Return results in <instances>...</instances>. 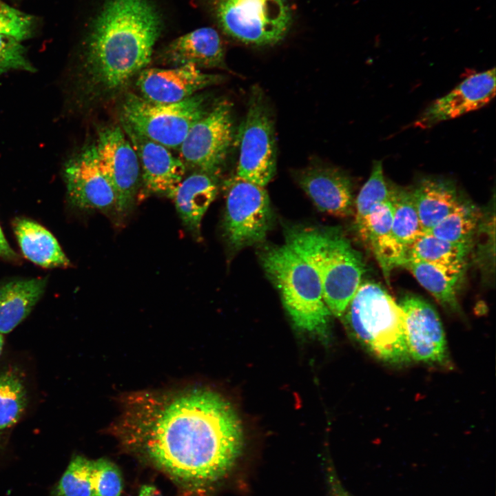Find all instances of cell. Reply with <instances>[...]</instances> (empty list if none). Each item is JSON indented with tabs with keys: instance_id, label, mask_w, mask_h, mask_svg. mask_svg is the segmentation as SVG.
<instances>
[{
	"instance_id": "20",
	"label": "cell",
	"mask_w": 496,
	"mask_h": 496,
	"mask_svg": "<svg viewBox=\"0 0 496 496\" xmlns=\"http://www.w3.org/2000/svg\"><path fill=\"white\" fill-rule=\"evenodd\" d=\"M218 193L216 175L198 171L184 178L172 200L186 229L199 240L203 218Z\"/></svg>"
},
{
	"instance_id": "29",
	"label": "cell",
	"mask_w": 496,
	"mask_h": 496,
	"mask_svg": "<svg viewBox=\"0 0 496 496\" xmlns=\"http://www.w3.org/2000/svg\"><path fill=\"white\" fill-rule=\"evenodd\" d=\"M92 465L84 456L73 457L50 496H94Z\"/></svg>"
},
{
	"instance_id": "19",
	"label": "cell",
	"mask_w": 496,
	"mask_h": 496,
	"mask_svg": "<svg viewBox=\"0 0 496 496\" xmlns=\"http://www.w3.org/2000/svg\"><path fill=\"white\" fill-rule=\"evenodd\" d=\"M161 60L172 67L222 68L225 65L224 45L215 29L200 28L171 41L163 49Z\"/></svg>"
},
{
	"instance_id": "13",
	"label": "cell",
	"mask_w": 496,
	"mask_h": 496,
	"mask_svg": "<svg viewBox=\"0 0 496 496\" xmlns=\"http://www.w3.org/2000/svg\"><path fill=\"white\" fill-rule=\"evenodd\" d=\"M405 320V339L410 358L427 364H442L447 347L444 329L437 311L423 298L404 296L399 303Z\"/></svg>"
},
{
	"instance_id": "25",
	"label": "cell",
	"mask_w": 496,
	"mask_h": 496,
	"mask_svg": "<svg viewBox=\"0 0 496 496\" xmlns=\"http://www.w3.org/2000/svg\"><path fill=\"white\" fill-rule=\"evenodd\" d=\"M390 200L393 207L392 234L406 258L410 246L423 231L411 190L392 185Z\"/></svg>"
},
{
	"instance_id": "14",
	"label": "cell",
	"mask_w": 496,
	"mask_h": 496,
	"mask_svg": "<svg viewBox=\"0 0 496 496\" xmlns=\"http://www.w3.org/2000/svg\"><path fill=\"white\" fill-rule=\"evenodd\" d=\"M495 95L493 68L468 76L447 94L435 100L415 121L413 126L429 128L479 110L489 103Z\"/></svg>"
},
{
	"instance_id": "1",
	"label": "cell",
	"mask_w": 496,
	"mask_h": 496,
	"mask_svg": "<svg viewBox=\"0 0 496 496\" xmlns=\"http://www.w3.org/2000/svg\"><path fill=\"white\" fill-rule=\"evenodd\" d=\"M112 431L127 450L192 488L226 477L243 444L232 407L204 388L128 394Z\"/></svg>"
},
{
	"instance_id": "32",
	"label": "cell",
	"mask_w": 496,
	"mask_h": 496,
	"mask_svg": "<svg viewBox=\"0 0 496 496\" xmlns=\"http://www.w3.org/2000/svg\"><path fill=\"white\" fill-rule=\"evenodd\" d=\"M12 70L33 71L21 41L0 34V75Z\"/></svg>"
},
{
	"instance_id": "22",
	"label": "cell",
	"mask_w": 496,
	"mask_h": 496,
	"mask_svg": "<svg viewBox=\"0 0 496 496\" xmlns=\"http://www.w3.org/2000/svg\"><path fill=\"white\" fill-rule=\"evenodd\" d=\"M46 278L17 279L0 285V333L11 332L31 313L44 293Z\"/></svg>"
},
{
	"instance_id": "35",
	"label": "cell",
	"mask_w": 496,
	"mask_h": 496,
	"mask_svg": "<svg viewBox=\"0 0 496 496\" xmlns=\"http://www.w3.org/2000/svg\"><path fill=\"white\" fill-rule=\"evenodd\" d=\"M137 496H162L160 492L152 486H143Z\"/></svg>"
},
{
	"instance_id": "26",
	"label": "cell",
	"mask_w": 496,
	"mask_h": 496,
	"mask_svg": "<svg viewBox=\"0 0 496 496\" xmlns=\"http://www.w3.org/2000/svg\"><path fill=\"white\" fill-rule=\"evenodd\" d=\"M402 267L408 269L442 307L451 311L458 309L456 285L459 278L451 277L433 265L417 258L406 259Z\"/></svg>"
},
{
	"instance_id": "24",
	"label": "cell",
	"mask_w": 496,
	"mask_h": 496,
	"mask_svg": "<svg viewBox=\"0 0 496 496\" xmlns=\"http://www.w3.org/2000/svg\"><path fill=\"white\" fill-rule=\"evenodd\" d=\"M470 249L471 247L452 243L422 231L410 246L406 260L417 258L427 262L447 275L459 279Z\"/></svg>"
},
{
	"instance_id": "21",
	"label": "cell",
	"mask_w": 496,
	"mask_h": 496,
	"mask_svg": "<svg viewBox=\"0 0 496 496\" xmlns=\"http://www.w3.org/2000/svg\"><path fill=\"white\" fill-rule=\"evenodd\" d=\"M411 193L423 231H428L461 202L457 187L446 178L420 179Z\"/></svg>"
},
{
	"instance_id": "33",
	"label": "cell",
	"mask_w": 496,
	"mask_h": 496,
	"mask_svg": "<svg viewBox=\"0 0 496 496\" xmlns=\"http://www.w3.org/2000/svg\"><path fill=\"white\" fill-rule=\"evenodd\" d=\"M32 28V18L18 10L0 12V34L21 41L30 37Z\"/></svg>"
},
{
	"instance_id": "16",
	"label": "cell",
	"mask_w": 496,
	"mask_h": 496,
	"mask_svg": "<svg viewBox=\"0 0 496 496\" xmlns=\"http://www.w3.org/2000/svg\"><path fill=\"white\" fill-rule=\"evenodd\" d=\"M122 129L138 156L143 183L149 193L172 199L184 178L186 165L169 149L122 124Z\"/></svg>"
},
{
	"instance_id": "7",
	"label": "cell",
	"mask_w": 496,
	"mask_h": 496,
	"mask_svg": "<svg viewBox=\"0 0 496 496\" xmlns=\"http://www.w3.org/2000/svg\"><path fill=\"white\" fill-rule=\"evenodd\" d=\"M208 6L225 34L249 45L277 44L293 22L288 0H208Z\"/></svg>"
},
{
	"instance_id": "31",
	"label": "cell",
	"mask_w": 496,
	"mask_h": 496,
	"mask_svg": "<svg viewBox=\"0 0 496 496\" xmlns=\"http://www.w3.org/2000/svg\"><path fill=\"white\" fill-rule=\"evenodd\" d=\"M92 482L94 496H120L123 490L118 468L105 458L92 460Z\"/></svg>"
},
{
	"instance_id": "17",
	"label": "cell",
	"mask_w": 496,
	"mask_h": 496,
	"mask_svg": "<svg viewBox=\"0 0 496 496\" xmlns=\"http://www.w3.org/2000/svg\"><path fill=\"white\" fill-rule=\"evenodd\" d=\"M296 176L300 186L320 211L340 218L352 214V183L343 172L313 165L298 171Z\"/></svg>"
},
{
	"instance_id": "30",
	"label": "cell",
	"mask_w": 496,
	"mask_h": 496,
	"mask_svg": "<svg viewBox=\"0 0 496 496\" xmlns=\"http://www.w3.org/2000/svg\"><path fill=\"white\" fill-rule=\"evenodd\" d=\"M392 185L386 182L381 161H374L370 176L355 201L354 225L360 223L375 205L390 200Z\"/></svg>"
},
{
	"instance_id": "8",
	"label": "cell",
	"mask_w": 496,
	"mask_h": 496,
	"mask_svg": "<svg viewBox=\"0 0 496 496\" xmlns=\"http://www.w3.org/2000/svg\"><path fill=\"white\" fill-rule=\"evenodd\" d=\"M238 137L240 153L236 176L265 187L276 173V143L270 107L258 87L252 89Z\"/></svg>"
},
{
	"instance_id": "9",
	"label": "cell",
	"mask_w": 496,
	"mask_h": 496,
	"mask_svg": "<svg viewBox=\"0 0 496 496\" xmlns=\"http://www.w3.org/2000/svg\"><path fill=\"white\" fill-rule=\"evenodd\" d=\"M223 221L228 245L238 250L261 242L270 228L271 209L264 187L237 176L226 183Z\"/></svg>"
},
{
	"instance_id": "10",
	"label": "cell",
	"mask_w": 496,
	"mask_h": 496,
	"mask_svg": "<svg viewBox=\"0 0 496 496\" xmlns=\"http://www.w3.org/2000/svg\"><path fill=\"white\" fill-rule=\"evenodd\" d=\"M234 136L231 104L220 101L191 127L178 149L179 158L185 165L216 175L229 154Z\"/></svg>"
},
{
	"instance_id": "28",
	"label": "cell",
	"mask_w": 496,
	"mask_h": 496,
	"mask_svg": "<svg viewBox=\"0 0 496 496\" xmlns=\"http://www.w3.org/2000/svg\"><path fill=\"white\" fill-rule=\"evenodd\" d=\"M481 215L473 205L463 201L437 223L429 232L444 240L471 247L479 227Z\"/></svg>"
},
{
	"instance_id": "18",
	"label": "cell",
	"mask_w": 496,
	"mask_h": 496,
	"mask_svg": "<svg viewBox=\"0 0 496 496\" xmlns=\"http://www.w3.org/2000/svg\"><path fill=\"white\" fill-rule=\"evenodd\" d=\"M393 207L390 200L377 204L358 224V236L369 247L387 282L392 270L403 265L405 256L392 234Z\"/></svg>"
},
{
	"instance_id": "12",
	"label": "cell",
	"mask_w": 496,
	"mask_h": 496,
	"mask_svg": "<svg viewBox=\"0 0 496 496\" xmlns=\"http://www.w3.org/2000/svg\"><path fill=\"white\" fill-rule=\"evenodd\" d=\"M64 178L67 195L73 206L117 215V196L100 167L94 144L67 163Z\"/></svg>"
},
{
	"instance_id": "34",
	"label": "cell",
	"mask_w": 496,
	"mask_h": 496,
	"mask_svg": "<svg viewBox=\"0 0 496 496\" xmlns=\"http://www.w3.org/2000/svg\"><path fill=\"white\" fill-rule=\"evenodd\" d=\"M0 257L10 260H16L18 259L17 254L9 245L0 227Z\"/></svg>"
},
{
	"instance_id": "36",
	"label": "cell",
	"mask_w": 496,
	"mask_h": 496,
	"mask_svg": "<svg viewBox=\"0 0 496 496\" xmlns=\"http://www.w3.org/2000/svg\"><path fill=\"white\" fill-rule=\"evenodd\" d=\"M12 7L0 1V12H3L10 10Z\"/></svg>"
},
{
	"instance_id": "38",
	"label": "cell",
	"mask_w": 496,
	"mask_h": 496,
	"mask_svg": "<svg viewBox=\"0 0 496 496\" xmlns=\"http://www.w3.org/2000/svg\"><path fill=\"white\" fill-rule=\"evenodd\" d=\"M3 446V435H2V433L0 432V451H1Z\"/></svg>"
},
{
	"instance_id": "5",
	"label": "cell",
	"mask_w": 496,
	"mask_h": 496,
	"mask_svg": "<svg viewBox=\"0 0 496 496\" xmlns=\"http://www.w3.org/2000/svg\"><path fill=\"white\" fill-rule=\"evenodd\" d=\"M262 265L280 293L283 304L299 329L324 335L331 313L312 267L287 244L261 253Z\"/></svg>"
},
{
	"instance_id": "11",
	"label": "cell",
	"mask_w": 496,
	"mask_h": 496,
	"mask_svg": "<svg viewBox=\"0 0 496 496\" xmlns=\"http://www.w3.org/2000/svg\"><path fill=\"white\" fill-rule=\"evenodd\" d=\"M100 167L117 196V215L126 216L135 203L141 167L136 153L122 127L103 128L94 144Z\"/></svg>"
},
{
	"instance_id": "6",
	"label": "cell",
	"mask_w": 496,
	"mask_h": 496,
	"mask_svg": "<svg viewBox=\"0 0 496 496\" xmlns=\"http://www.w3.org/2000/svg\"><path fill=\"white\" fill-rule=\"evenodd\" d=\"M208 105L207 96L198 93L170 103L128 93L121 104V124L169 149H178L193 125L209 109Z\"/></svg>"
},
{
	"instance_id": "15",
	"label": "cell",
	"mask_w": 496,
	"mask_h": 496,
	"mask_svg": "<svg viewBox=\"0 0 496 496\" xmlns=\"http://www.w3.org/2000/svg\"><path fill=\"white\" fill-rule=\"evenodd\" d=\"M136 77L141 96L161 103L181 101L222 79L220 75L203 72L192 65L170 68H146Z\"/></svg>"
},
{
	"instance_id": "23",
	"label": "cell",
	"mask_w": 496,
	"mask_h": 496,
	"mask_svg": "<svg viewBox=\"0 0 496 496\" xmlns=\"http://www.w3.org/2000/svg\"><path fill=\"white\" fill-rule=\"evenodd\" d=\"M13 230L24 256L45 268L68 267L71 263L54 236L35 221L17 218Z\"/></svg>"
},
{
	"instance_id": "27",
	"label": "cell",
	"mask_w": 496,
	"mask_h": 496,
	"mask_svg": "<svg viewBox=\"0 0 496 496\" xmlns=\"http://www.w3.org/2000/svg\"><path fill=\"white\" fill-rule=\"evenodd\" d=\"M28 404V392L22 373L17 368L0 371V432L15 425Z\"/></svg>"
},
{
	"instance_id": "4",
	"label": "cell",
	"mask_w": 496,
	"mask_h": 496,
	"mask_svg": "<svg viewBox=\"0 0 496 496\" xmlns=\"http://www.w3.org/2000/svg\"><path fill=\"white\" fill-rule=\"evenodd\" d=\"M342 317L353 335L377 358L391 364L411 358L404 312L379 284L361 282Z\"/></svg>"
},
{
	"instance_id": "2",
	"label": "cell",
	"mask_w": 496,
	"mask_h": 496,
	"mask_svg": "<svg viewBox=\"0 0 496 496\" xmlns=\"http://www.w3.org/2000/svg\"><path fill=\"white\" fill-rule=\"evenodd\" d=\"M148 0H107L87 39L85 67L93 92H121L149 63L161 32Z\"/></svg>"
},
{
	"instance_id": "37",
	"label": "cell",
	"mask_w": 496,
	"mask_h": 496,
	"mask_svg": "<svg viewBox=\"0 0 496 496\" xmlns=\"http://www.w3.org/2000/svg\"><path fill=\"white\" fill-rule=\"evenodd\" d=\"M3 344H4L3 335L0 333V355L1 354L3 348Z\"/></svg>"
},
{
	"instance_id": "3",
	"label": "cell",
	"mask_w": 496,
	"mask_h": 496,
	"mask_svg": "<svg viewBox=\"0 0 496 496\" xmlns=\"http://www.w3.org/2000/svg\"><path fill=\"white\" fill-rule=\"evenodd\" d=\"M286 233V244L316 271L330 312L342 317L366 270L361 254L336 229L292 228Z\"/></svg>"
}]
</instances>
